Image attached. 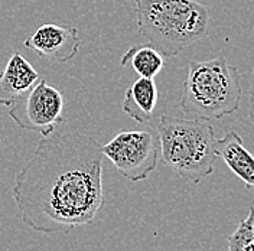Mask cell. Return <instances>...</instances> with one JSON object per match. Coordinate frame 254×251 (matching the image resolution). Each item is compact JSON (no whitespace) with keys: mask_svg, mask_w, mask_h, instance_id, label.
Returning a JSON list of instances; mask_svg holds the SVG:
<instances>
[{"mask_svg":"<svg viewBox=\"0 0 254 251\" xmlns=\"http://www.w3.org/2000/svg\"><path fill=\"white\" fill-rule=\"evenodd\" d=\"M165 63V57L150 44L128 48L120 61L122 66L130 65L139 77L144 78H155L163 69Z\"/></svg>","mask_w":254,"mask_h":251,"instance_id":"8fae6325","label":"cell"},{"mask_svg":"<svg viewBox=\"0 0 254 251\" xmlns=\"http://www.w3.org/2000/svg\"><path fill=\"white\" fill-rule=\"evenodd\" d=\"M38 71L19 52H13L0 71V107H10L39 81Z\"/></svg>","mask_w":254,"mask_h":251,"instance_id":"ba28073f","label":"cell"},{"mask_svg":"<svg viewBox=\"0 0 254 251\" xmlns=\"http://www.w3.org/2000/svg\"><path fill=\"white\" fill-rule=\"evenodd\" d=\"M137 32L165 58L208 36L209 10L196 0H133Z\"/></svg>","mask_w":254,"mask_h":251,"instance_id":"7a4b0ae2","label":"cell"},{"mask_svg":"<svg viewBox=\"0 0 254 251\" xmlns=\"http://www.w3.org/2000/svg\"><path fill=\"white\" fill-rule=\"evenodd\" d=\"M103 159L101 144L90 134L44 137L12 189L23 224L45 236L91 224L104 205Z\"/></svg>","mask_w":254,"mask_h":251,"instance_id":"6da1fadb","label":"cell"},{"mask_svg":"<svg viewBox=\"0 0 254 251\" xmlns=\"http://www.w3.org/2000/svg\"><path fill=\"white\" fill-rule=\"evenodd\" d=\"M104 157L130 182L146 181L158 166V133L153 130H120L107 144L101 146Z\"/></svg>","mask_w":254,"mask_h":251,"instance_id":"5b68a950","label":"cell"},{"mask_svg":"<svg viewBox=\"0 0 254 251\" xmlns=\"http://www.w3.org/2000/svg\"><path fill=\"white\" fill-rule=\"evenodd\" d=\"M228 251H254V206L249 215L238 224L237 230L227 238Z\"/></svg>","mask_w":254,"mask_h":251,"instance_id":"7c38bea8","label":"cell"},{"mask_svg":"<svg viewBox=\"0 0 254 251\" xmlns=\"http://www.w3.org/2000/svg\"><path fill=\"white\" fill-rule=\"evenodd\" d=\"M249 119L254 126V71L253 77H252V85H250V91H249Z\"/></svg>","mask_w":254,"mask_h":251,"instance_id":"4fadbf2b","label":"cell"},{"mask_svg":"<svg viewBox=\"0 0 254 251\" xmlns=\"http://www.w3.org/2000/svg\"><path fill=\"white\" fill-rule=\"evenodd\" d=\"M7 114L19 128L48 137L65 122L63 93L47 79H39L29 93L10 106Z\"/></svg>","mask_w":254,"mask_h":251,"instance_id":"8992f818","label":"cell"},{"mask_svg":"<svg viewBox=\"0 0 254 251\" xmlns=\"http://www.w3.org/2000/svg\"><path fill=\"white\" fill-rule=\"evenodd\" d=\"M23 45L42 58L66 63L77 57L81 41L77 28L69 25L47 23L33 32Z\"/></svg>","mask_w":254,"mask_h":251,"instance_id":"52a82bcc","label":"cell"},{"mask_svg":"<svg viewBox=\"0 0 254 251\" xmlns=\"http://www.w3.org/2000/svg\"><path fill=\"white\" fill-rule=\"evenodd\" d=\"M217 156L221 157L230 171L244 182L246 188L254 190V156L246 149L241 136L230 130L215 143Z\"/></svg>","mask_w":254,"mask_h":251,"instance_id":"9c48e42d","label":"cell"},{"mask_svg":"<svg viewBox=\"0 0 254 251\" xmlns=\"http://www.w3.org/2000/svg\"><path fill=\"white\" fill-rule=\"evenodd\" d=\"M158 106V85L155 78L139 77L125 93L122 110L137 125H150Z\"/></svg>","mask_w":254,"mask_h":251,"instance_id":"30bf717a","label":"cell"},{"mask_svg":"<svg viewBox=\"0 0 254 251\" xmlns=\"http://www.w3.org/2000/svg\"><path fill=\"white\" fill-rule=\"evenodd\" d=\"M241 75L221 54L208 61L188 63L182 84L181 110L201 120H221L234 114L241 104Z\"/></svg>","mask_w":254,"mask_h":251,"instance_id":"3957f363","label":"cell"},{"mask_svg":"<svg viewBox=\"0 0 254 251\" xmlns=\"http://www.w3.org/2000/svg\"><path fill=\"white\" fill-rule=\"evenodd\" d=\"M156 130L162 160L176 175L199 184L214 172L217 137L208 120L162 114Z\"/></svg>","mask_w":254,"mask_h":251,"instance_id":"277c9868","label":"cell"}]
</instances>
